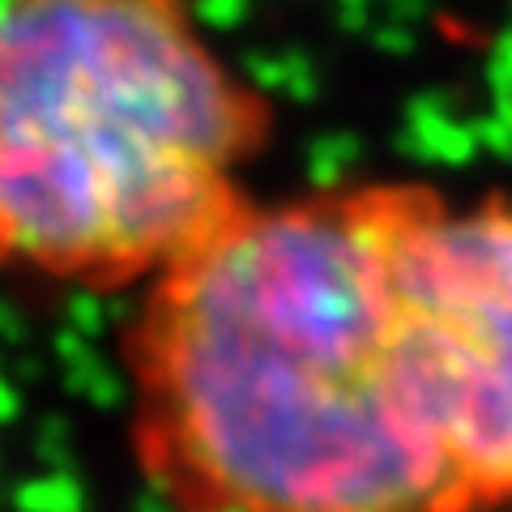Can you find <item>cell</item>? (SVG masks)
Returning <instances> with one entry per match:
<instances>
[{
    "label": "cell",
    "mask_w": 512,
    "mask_h": 512,
    "mask_svg": "<svg viewBox=\"0 0 512 512\" xmlns=\"http://www.w3.org/2000/svg\"><path fill=\"white\" fill-rule=\"evenodd\" d=\"M419 192L244 201L150 278L124 363L137 466L171 512H478L402 342Z\"/></svg>",
    "instance_id": "1"
},
{
    "label": "cell",
    "mask_w": 512,
    "mask_h": 512,
    "mask_svg": "<svg viewBox=\"0 0 512 512\" xmlns=\"http://www.w3.org/2000/svg\"><path fill=\"white\" fill-rule=\"evenodd\" d=\"M269 120L192 0H0V274L158 278L248 201Z\"/></svg>",
    "instance_id": "2"
},
{
    "label": "cell",
    "mask_w": 512,
    "mask_h": 512,
    "mask_svg": "<svg viewBox=\"0 0 512 512\" xmlns=\"http://www.w3.org/2000/svg\"><path fill=\"white\" fill-rule=\"evenodd\" d=\"M410 380L478 512H512V197L419 192L397 252Z\"/></svg>",
    "instance_id": "3"
}]
</instances>
